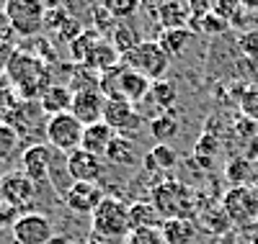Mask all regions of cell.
I'll use <instances>...</instances> for the list:
<instances>
[{"mask_svg":"<svg viewBox=\"0 0 258 244\" xmlns=\"http://www.w3.org/2000/svg\"><path fill=\"white\" fill-rule=\"evenodd\" d=\"M64 165H68V175L73 183H98L106 175V160L85 149H75L73 154H68Z\"/></svg>","mask_w":258,"mask_h":244,"instance_id":"11","label":"cell"},{"mask_svg":"<svg viewBox=\"0 0 258 244\" xmlns=\"http://www.w3.org/2000/svg\"><path fill=\"white\" fill-rule=\"evenodd\" d=\"M11 234H13L16 244H52V239H54L52 221L44 213H36V211L21 213L16 218Z\"/></svg>","mask_w":258,"mask_h":244,"instance_id":"8","label":"cell"},{"mask_svg":"<svg viewBox=\"0 0 258 244\" xmlns=\"http://www.w3.org/2000/svg\"><path fill=\"white\" fill-rule=\"evenodd\" d=\"M103 108H106V98L101 90H88V93H75L73 95V105H70V113L83 124V126H91L103 121Z\"/></svg>","mask_w":258,"mask_h":244,"instance_id":"14","label":"cell"},{"mask_svg":"<svg viewBox=\"0 0 258 244\" xmlns=\"http://www.w3.org/2000/svg\"><path fill=\"white\" fill-rule=\"evenodd\" d=\"M68 18H70V13H68V8H64V6L47 8V13H44V31L57 34V31L64 26V21H68Z\"/></svg>","mask_w":258,"mask_h":244,"instance_id":"33","label":"cell"},{"mask_svg":"<svg viewBox=\"0 0 258 244\" xmlns=\"http://www.w3.org/2000/svg\"><path fill=\"white\" fill-rule=\"evenodd\" d=\"M54 160V149L49 144H29V149L21 154V172L39 188L49 180V170Z\"/></svg>","mask_w":258,"mask_h":244,"instance_id":"12","label":"cell"},{"mask_svg":"<svg viewBox=\"0 0 258 244\" xmlns=\"http://www.w3.org/2000/svg\"><path fill=\"white\" fill-rule=\"evenodd\" d=\"M18 216H21V213H18L16 208L0 203V229H13V224H16Z\"/></svg>","mask_w":258,"mask_h":244,"instance_id":"38","label":"cell"},{"mask_svg":"<svg viewBox=\"0 0 258 244\" xmlns=\"http://www.w3.org/2000/svg\"><path fill=\"white\" fill-rule=\"evenodd\" d=\"M85 244H121V239H109V236H101V234H91Z\"/></svg>","mask_w":258,"mask_h":244,"instance_id":"39","label":"cell"},{"mask_svg":"<svg viewBox=\"0 0 258 244\" xmlns=\"http://www.w3.org/2000/svg\"><path fill=\"white\" fill-rule=\"evenodd\" d=\"M126 244H165L160 229H135L129 231Z\"/></svg>","mask_w":258,"mask_h":244,"instance_id":"32","label":"cell"},{"mask_svg":"<svg viewBox=\"0 0 258 244\" xmlns=\"http://www.w3.org/2000/svg\"><path fill=\"white\" fill-rule=\"evenodd\" d=\"M34 198H36V185L21 170H11L0 177V203L21 211L31 206Z\"/></svg>","mask_w":258,"mask_h":244,"instance_id":"10","label":"cell"},{"mask_svg":"<svg viewBox=\"0 0 258 244\" xmlns=\"http://www.w3.org/2000/svg\"><path fill=\"white\" fill-rule=\"evenodd\" d=\"M238 44L250 59H258V31H243L238 36Z\"/></svg>","mask_w":258,"mask_h":244,"instance_id":"35","label":"cell"},{"mask_svg":"<svg viewBox=\"0 0 258 244\" xmlns=\"http://www.w3.org/2000/svg\"><path fill=\"white\" fill-rule=\"evenodd\" d=\"M163 239L165 244H191L197 239V226H194L191 218H170V221H163Z\"/></svg>","mask_w":258,"mask_h":244,"instance_id":"22","label":"cell"},{"mask_svg":"<svg viewBox=\"0 0 258 244\" xmlns=\"http://www.w3.org/2000/svg\"><path fill=\"white\" fill-rule=\"evenodd\" d=\"M178 162V154L173 152L170 144H155L153 152L145 154V167L147 170H170Z\"/></svg>","mask_w":258,"mask_h":244,"instance_id":"26","label":"cell"},{"mask_svg":"<svg viewBox=\"0 0 258 244\" xmlns=\"http://www.w3.org/2000/svg\"><path fill=\"white\" fill-rule=\"evenodd\" d=\"M114 137H116V134L111 131L109 124H103V121L91 124V126H85V131H83V144H80V149H85V152H91V154H98V157H103Z\"/></svg>","mask_w":258,"mask_h":244,"instance_id":"18","label":"cell"},{"mask_svg":"<svg viewBox=\"0 0 258 244\" xmlns=\"http://www.w3.org/2000/svg\"><path fill=\"white\" fill-rule=\"evenodd\" d=\"M103 124H109L114 134L119 137H129L132 139L137 131H142L145 121L140 116V110L126 103V100H106V108H103Z\"/></svg>","mask_w":258,"mask_h":244,"instance_id":"9","label":"cell"},{"mask_svg":"<svg viewBox=\"0 0 258 244\" xmlns=\"http://www.w3.org/2000/svg\"><path fill=\"white\" fill-rule=\"evenodd\" d=\"M191 39H194L191 29H170V31H163L155 41L160 44L163 52H165L170 59H176V57H181V54L186 52V47L191 44Z\"/></svg>","mask_w":258,"mask_h":244,"instance_id":"23","label":"cell"},{"mask_svg":"<svg viewBox=\"0 0 258 244\" xmlns=\"http://www.w3.org/2000/svg\"><path fill=\"white\" fill-rule=\"evenodd\" d=\"M13 36H16V29L11 24L8 13L0 8V47H3V44H13Z\"/></svg>","mask_w":258,"mask_h":244,"instance_id":"36","label":"cell"},{"mask_svg":"<svg viewBox=\"0 0 258 244\" xmlns=\"http://www.w3.org/2000/svg\"><path fill=\"white\" fill-rule=\"evenodd\" d=\"M150 87H153V82H150L147 77H142L140 72L129 70L121 64V77H119V98L126 100V103H142L147 95H150Z\"/></svg>","mask_w":258,"mask_h":244,"instance_id":"15","label":"cell"},{"mask_svg":"<svg viewBox=\"0 0 258 244\" xmlns=\"http://www.w3.org/2000/svg\"><path fill=\"white\" fill-rule=\"evenodd\" d=\"M150 134L158 139V144H165L170 142L176 134H178V121L173 116V110H168V113H160L158 118L150 121Z\"/></svg>","mask_w":258,"mask_h":244,"instance_id":"27","label":"cell"},{"mask_svg":"<svg viewBox=\"0 0 258 244\" xmlns=\"http://www.w3.org/2000/svg\"><path fill=\"white\" fill-rule=\"evenodd\" d=\"M91 226L93 234L109 236V239L129 236V231H132V226H129V203H124L121 198L106 195L91 216Z\"/></svg>","mask_w":258,"mask_h":244,"instance_id":"3","label":"cell"},{"mask_svg":"<svg viewBox=\"0 0 258 244\" xmlns=\"http://www.w3.org/2000/svg\"><path fill=\"white\" fill-rule=\"evenodd\" d=\"M103 160L109 165H121V167H135L140 162L135 142L129 137H119V134L111 139L109 149H106V154H103Z\"/></svg>","mask_w":258,"mask_h":244,"instance_id":"19","label":"cell"},{"mask_svg":"<svg viewBox=\"0 0 258 244\" xmlns=\"http://www.w3.org/2000/svg\"><path fill=\"white\" fill-rule=\"evenodd\" d=\"M103 41V36L96 29H85L75 41H70V54H73V64H85L88 57L93 54V49Z\"/></svg>","mask_w":258,"mask_h":244,"instance_id":"25","label":"cell"},{"mask_svg":"<svg viewBox=\"0 0 258 244\" xmlns=\"http://www.w3.org/2000/svg\"><path fill=\"white\" fill-rule=\"evenodd\" d=\"M103 190L98 183H73L68 188V193L62 195L64 206L75 213H83V216H93V211L98 208V203L103 201Z\"/></svg>","mask_w":258,"mask_h":244,"instance_id":"13","label":"cell"},{"mask_svg":"<svg viewBox=\"0 0 258 244\" xmlns=\"http://www.w3.org/2000/svg\"><path fill=\"white\" fill-rule=\"evenodd\" d=\"M150 100H153L155 105H160V108H173L176 105V100H178V90H176V85L170 82V80H155L153 82V87H150V95H147Z\"/></svg>","mask_w":258,"mask_h":244,"instance_id":"29","label":"cell"},{"mask_svg":"<svg viewBox=\"0 0 258 244\" xmlns=\"http://www.w3.org/2000/svg\"><path fill=\"white\" fill-rule=\"evenodd\" d=\"M3 11L8 13L18 36L34 39V36H39L41 31H44L47 6L39 3V0H8V3L3 6Z\"/></svg>","mask_w":258,"mask_h":244,"instance_id":"5","label":"cell"},{"mask_svg":"<svg viewBox=\"0 0 258 244\" xmlns=\"http://www.w3.org/2000/svg\"><path fill=\"white\" fill-rule=\"evenodd\" d=\"M44 116L52 118V116H59V113H70V105H73V90L68 85H59V82H52L47 87V93L41 95L39 100Z\"/></svg>","mask_w":258,"mask_h":244,"instance_id":"17","label":"cell"},{"mask_svg":"<svg viewBox=\"0 0 258 244\" xmlns=\"http://www.w3.org/2000/svg\"><path fill=\"white\" fill-rule=\"evenodd\" d=\"M103 11L109 13L111 18H116V21H129L140 11V3L137 0H106Z\"/></svg>","mask_w":258,"mask_h":244,"instance_id":"31","label":"cell"},{"mask_svg":"<svg viewBox=\"0 0 258 244\" xmlns=\"http://www.w3.org/2000/svg\"><path fill=\"white\" fill-rule=\"evenodd\" d=\"M121 64L129 70L140 72L142 77H147L150 82L155 80H163L168 67H170V57L163 52V47L153 39H142L137 47L121 57Z\"/></svg>","mask_w":258,"mask_h":244,"instance_id":"2","label":"cell"},{"mask_svg":"<svg viewBox=\"0 0 258 244\" xmlns=\"http://www.w3.org/2000/svg\"><path fill=\"white\" fill-rule=\"evenodd\" d=\"M222 211L232 224L248 226L258 218V193L245 188V185H235L222 195Z\"/></svg>","mask_w":258,"mask_h":244,"instance_id":"7","label":"cell"},{"mask_svg":"<svg viewBox=\"0 0 258 244\" xmlns=\"http://www.w3.org/2000/svg\"><path fill=\"white\" fill-rule=\"evenodd\" d=\"M155 21L160 24L163 31H170V29H188L191 6H188V3H181V0L163 3V6L155 8Z\"/></svg>","mask_w":258,"mask_h":244,"instance_id":"16","label":"cell"},{"mask_svg":"<svg viewBox=\"0 0 258 244\" xmlns=\"http://www.w3.org/2000/svg\"><path fill=\"white\" fill-rule=\"evenodd\" d=\"M98 85H101V75L88 70V67H83V64H75V70H73V77H70V90L73 95L75 93H88V90H98Z\"/></svg>","mask_w":258,"mask_h":244,"instance_id":"28","label":"cell"},{"mask_svg":"<svg viewBox=\"0 0 258 244\" xmlns=\"http://www.w3.org/2000/svg\"><path fill=\"white\" fill-rule=\"evenodd\" d=\"M129 226L135 229H160L163 216L153 206V201H135L129 206Z\"/></svg>","mask_w":258,"mask_h":244,"instance_id":"20","label":"cell"},{"mask_svg":"<svg viewBox=\"0 0 258 244\" xmlns=\"http://www.w3.org/2000/svg\"><path fill=\"white\" fill-rule=\"evenodd\" d=\"M83 131L85 126L73 116V113H59V116H52L47 118V131H44V139L47 144L59 152V154H73L75 149H80L83 144Z\"/></svg>","mask_w":258,"mask_h":244,"instance_id":"4","label":"cell"},{"mask_svg":"<svg viewBox=\"0 0 258 244\" xmlns=\"http://www.w3.org/2000/svg\"><path fill=\"white\" fill-rule=\"evenodd\" d=\"M109 41H111V47L119 52V57H124V54H129L142 41V36H140V31L132 24H129V21H119L116 29L109 36Z\"/></svg>","mask_w":258,"mask_h":244,"instance_id":"24","label":"cell"},{"mask_svg":"<svg viewBox=\"0 0 258 244\" xmlns=\"http://www.w3.org/2000/svg\"><path fill=\"white\" fill-rule=\"evenodd\" d=\"M248 175V162H243V160H235L230 167H227V177L232 183H238V185H243V177Z\"/></svg>","mask_w":258,"mask_h":244,"instance_id":"37","label":"cell"},{"mask_svg":"<svg viewBox=\"0 0 258 244\" xmlns=\"http://www.w3.org/2000/svg\"><path fill=\"white\" fill-rule=\"evenodd\" d=\"M21 144V137H18V131L11 126V124H3L0 121V162H6L11 160L16 149Z\"/></svg>","mask_w":258,"mask_h":244,"instance_id":"30","label":"cell"},{"mask_svg":"<svg viewBox=\"0 0 258 244\" xmlns=\"http://www.w3.org/2000/svg\"><path fill=\"white\" fill-rule=\"evenodd\" d=\"M240 108H243V113H245L250 121H258V87H250V90L243 93Z\"/></svg>","mask_w":258,"mask_h":244,"instance_id":"34","label":"cell"},{"mask_svg":"<svg viewBox=\"0 0 258 244\" xmlns=\"http://www.w3.org/2000/svg\"><path fill=\"white\" fill-rule=\"evenodd\" d=\"M153 206L158 208V213L163 216V221H170V218H188L191 216V193L183 183H176V180H168L163 185H158L153 190Z\"/></svg>","mask_w":258,"mask_h":244,"instance_id":"6","label":"cell"},{"mask_svg":"<svg viewBox=\"0 0 258 244\" xmlns=\"http://www.w3.org/2000/svg\"><path fill=\"white\" fill-rule=\"evenodd\" d=\"M3 77L18 90V95L26 103H39L41 95L47 93V87L54 82L52 80V70L47 67L41 59H36L34 54L18 49L13 54V59L8 62V67L3 72Z\"/></svg>","mask_w":258,"mask_h":244,"instance_id":"1","label":"cell"},{"mask_svg":"<svg viewBox=\"0 0 258 244\" xmlns=\"http://www.w3.org/2000/svg\"><path fill=\"white\" fill-rule=\"evenodd\" d=\"M24 105H26V100L21 98L16 87L3 77V82H0V121L13 126V121L21 116V110H24Z\"/></svg>","mask_w":258,"mask_h":244,"instance_id":"21","label":"cell"}]
</instances>
